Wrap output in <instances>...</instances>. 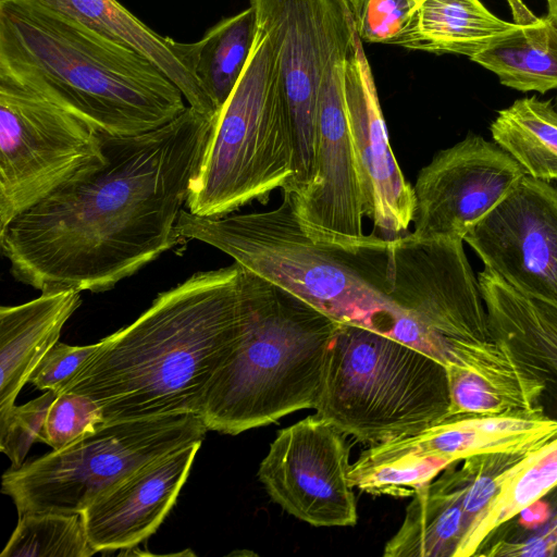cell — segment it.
I'll use <instances>...</instances> for the list:
<instances>
[{"instance_id":"2e32d148","label":"cell","mask_w":557,"mask_h":557,"mask_svg":"<svg viewBox=\"0 0 557 557\" xmlns=\"http://www.w3.org/2000/svg\"><path fill=\"white\" fill-rule=\"evenodd\" d=\"M344 98L366 218L382 238L407 233L416 199L393 154L371 66L355 33L345 58Z\"/></svg>"},{"instance_id":"603a6c76","label":"cell","mask_w":557,"mask_h":557,"mask_svg":"<svg viewBox=\"0 0 557 557\" xmlns=\"http://www.w3.org/2000/svg\"><path fill=\"white\" fill-rule=\"evenodd\" d=\"M516 27V22L494 15L480 0H424L394 45L471 58Z\"/></svg>"},{"instance_id":"ac0fdd59","label":"cell","mask_w":557,"mask_h":557,"mask_svg":"<svg viewBox=\"0 0 557 557\" xmlns=\"http://www.w3.org/2000/svg\"><path fill=\"white\" fill-rule=\"evenodd\" d=\"M556 436L557 419L544 412H465L399 438L398 446L411 462L444 470L476 455L528 454Z\"/></svg>"},{"instance_id":"9a60e30c","label":"cell","mask_w":557,"mask_h":557,"mask_svg":"<svg viewBox=\"0 0 557 557\" xmlns=\"http://www.w3.org/2000/svg\"><path fill=\"white\" fill-rule=\"evenodd\" d=\"M463 242L498 278L557 305V188L548 182L522 176Z\"/></svg>"},{"instance_id":"8fae6325","label":"cell","mask_w":557,"mask_h":557,"mask_svg":"<svg viewBox=\"0 0 557 557\" xmlns=\"http://www.w3.org/2000/svg\"><path fill=\"white\" fill-rule=\"evenodd\" d=\"M275 54L293 147V176L283 190L297 196L314 175L321 79L332 54L356 30L342 0H249Z\"/></svg>"},{"instance_id":"836d02e7","label":"cell","mask_w":557,"mask_h":557,"mask_svg":"<svg viewBox=\"0 0 557 557\" xmlns=\"http://www.w3.org/2000/svg\"><path fill=\"white\" fill-rule=\"evenodd\" d=\"M547 4H548V16L557 25V0H547Z\"/></svg>"},{"instance_id":"9c48e42d","label":"cell","mask_w":557,"mask_h":557,"mask_svg":"<svg viewBox=\"0 0 557 557\" xmlns=\"http://www.w3.org/2000/svg\"><path fill=\"white\" fill-rule=\"evenodd\" d=\"M207 431L198 413L103 422L65 448L9 468L1 492L12 498L18 515L82 513L143 466L202 442Z\"/></svg>"},{"instance_id":"ba28073f","label":"cell","mask_w":557,"mask_h":557,"mask_svg":"<svg viewBox=\"0 0 557 557\" xmlns=\"http://www.w3.org/2000/svg\"><path fill=\"white\" fill-rule=\"evenodd\" d=\"M294 147L275 54L267 32H257L245 70L216 116L186 209L221 216L268 199L293 176Z\"/></svg>"},{"instance_id":"d6a6232c","label":"cell","mask_w":557,"mask_h":557,"mask_svg":"<svg viewBox=\"0 0 557 557\" xmlns=\"http://www.w3.org/2000/svg\"><path fill=\"white\" fill-rule=\"evenodd\" d=\"M99 343L71 346L57 343L40 360L28 382L41 391L60 394L75 376L84 362L95 352Z\"/></svg>"},{"instance_id":"d4e9b609","label":"cell","mask_w":557,"mask_h":557,"mask_svg":"<svg viewBox=\"0 0 557 557\" xmlns=\"http://www.w3.org/2000/svg\"><path fill=\"white\" fill-rule=\"evenodd\" d=\"M557 487V436L518 461L510 476L475 518L456 557L476 556L491 536Z\"/></svg>"},{"instance_id":"5b68a950","label":"cell","mask_w":557,"mask_h":557,"mask_svg":"<svg viewBox=\"0 0 557 557\" xmlns=\"http://www.w3.org/2000/svg\"><path fill=\"white\" fill-rule=\"evenodd\" d=\"M243 333L214 376L200 416L208 430L237 435L314 409L336 321L240 267Z\"/></svg>"},{"instance_id":"484cf974","label":"cell","mask_w":557,"mask_h":557,"mask_svg":"<svg viewBox=\"0 0 557 557\" xmlns=\"http://www.w3.org/2000/svg\"><path fill=\"white\" fill-rule=\"evenodd\" d=\"M256 32V14L249 5L221 20L200 40L187 44L191 72L218 114L245 70Z\"/></svg>"},{"instance_id":"ffe728a7","label":"cell","mask_w":557,"mask_h":557,"mask_svg":"<svg viewBox=\"0 0 557 557\" xmlns=\"http://www.w3.org/2000/svg\"><path fill=\"white\" fill-rule=\"evenodd\" d=\"M81 304V292L66 289L0 308V417L15 406L22 387Z\"/></svg>"},{"instance_id":"4dcf8cb0","label":"cell","mask_w":557,"mask_h":557,"mask_svg":"<svg viewBox=\"0 0 557 557\" xmlns=\"http://www.w3.org/2000/svg\"><path fill=\"white\" fill-rule=\"evenodd\" d=\"M58 394L46 391L39 397L14 406L0 417V450L11 460V469L20 468L35 442H41L50 405Z\"/></svg>"},{"instance_id":"7402d4cb","label":"cell","mask_w":557,"mask_h":557,"mask_svg":"<svg viewBox=\"0 0 557 557\" xmlns=\"http://www.w3.org/2000/svg\"><path fill=\"white\" fill-rule=\"evenodd\" d=\"M453 466L413 493L400 528L384 547L385 557H456L469 523L460 474Z\"/></svg>"},{"instance_id":"d6986e66","label":"cell","mask_w":557,"mask_h":557,"mask_svg":"<svg viewBox=\"0 0 557 557\" xmlns=\"http://www.w3.org/2000/svg\"><path fill=\"white\" fill-rule=\"evenodd\" d=\"M478 280L494 335L545 392H557V305L518 292L485 268Z\"/></svg>"},{"instance_id":"3957f363","label":"cell","mask_w":557,"mask_h":557,"mask_svg":"<svg viewBox=\"0 0 557 557\" xmlns=\"http://www.w3.org/2000/svg\"><path fill=\"white\" fill-rule=\"evenodd\" d=\"M0 81L112 136L151 132L188 107L181 89L144 54L46 0H0Z\"/></svg>"},{"instance_id":"cb8c5ba5","label":"cell","mask_w":557,"mask_h":557,"mask_svg":"<svg viewBox=\"0 0 557 557\" xmlns=\"http://www.w3.org/2000/svg\"><path fill=\"white\" fill-rule=\"evenodd\" d=\"M517 27L471 61L520 91L545 94L557 88V25L547 15L534 16L520 0H509Z\"/></svg>"},{"instance_id":"52a82bcc","label":"cell","mask_w":557,"mask_h":557,"mask_svg":"<svg viewBox=\"0 0 557 557\" xmlns=\"http://www.w3.org/2000/svg\"><path fill=\"white\" fill-rule=\"evenodd\" d=\"M449 407L442 362L393 337L337 323L324 356L318 416L372 446L436 424Z\"/></svg>"},{"instance_id":"277c9868","label":"cell","mask_w":557,"mask_h":557,"mask_svg":"<svg viewBox=\"0 0 557 557\" xmlns=\"http://www.w3.org/2000/svg\"><path fill=\"white\" fill-rule=\"evenodd\" d=\"M183 239L208 244L235 263L302 299L332 320L361 326L428 352V332L368 275L356 255L313 242L290 191L271 210L196 215L185 209Z\"/></svg>"},{"instance_id":"7a4b0ae2","label":"cell","mask_w":557,"mask_h":557,"mask_svg":"<svg viewBox=\"0 0 557 557\" xmlns=\"http://www.w3.org/2000/svg\"><path fill=\"white\" fill-rule=\"evenodd\" d=\"M243 322L240 267L197 272L101 339L61 393L90 397L104 422L200 414Z\"/></svg>"},{"instance_id":"30bf717a","label":"cell","mask_w":557,"mask_h":557,"mask_svg":"<svg viewBox=\"0 0 557 557\" xmlns=\"http://www.w3.org/2000/svg\"><path fill=\"white\" fill-rule=\"evenodd\" d=\"M101 156L94 126L0 81V231Z\"/></svg>"},{"instance_id":"83f0119b","label":"cell","mask_w":557,"mask_h":557,"mask_svg":"<svg viewBox=\"0 0 557 557\" xmlns=\"http://www.w3.org/2000/svg\"><path fill=\"white\" fill-rule=\"evenodd\" d=\"M90 546L82 513L29 512L18 521L1 557H89Z\"/></svg>"},{"instance_id":"4316f807","label":"cell","mask_w":557,"mask_h":557,"mask_svg":"<svg viewBox=\"0 0 557 557\" xmlns=\"http://www.w3.org/2000/svg\"><path fill=\"white\" fill-rule=\"evenodd\" d=\"M494 143L509 153L524 173L557 181V110L537 97L516 100L491 124Z\"/></svg>"},{"instance_id":"1f68e13d","label":"cell","mask_w":557,"mask_h":557,"mask_svg":"<svg viewBox=\"0 0 557 557\" xmlns=\"http://www.w3.org/2000/svg\"><path fill=\"white\" fill-rule=\"evenodd\" d=\"M449 414L498 413L513 410L509 403L483 377L458 367H446Z\"/></svg>"},{"instance_id":"f1b7e54d","label":"cell","mask_w":557,"mask_h":557,"mask_svg":"<svg viewBox=\"0 0 557 557\" xmlns=\"http://www.w3.org/2000/svg\"><path fill=\"white\" fill-rule=\"evenodd\" d=\"M104 422L101 408L90 397L64 392L49 407L42 443L59 450L94 432Z\"/></svg>"},{"instance_id":"f546056e","label":"cell","mask_w":557,"mask_h":557,"mask_svg":"<svg viewBox=\"0 0 557 557\" xmlns=\"http://www.w3.org/2000/svg\"><path fill=\"white\" fill-rule=\"evenodd\" d=\"M362 42L394 45L424 0H342Z\"/></svg>"},{"instance_id":"5bb4252c","label":"cell","mask_w":557,"mask_h":557,"mask_svg":"<svg viewBox=\"0 0 557 557\" xmlns=\"http://www.w3.org/2000/svg\"><path fill=\"white\" fill-rule=\"evenodd\" d=\"M496 143L468 135L435 153L414 183V228L420 240L460 239L524 176Z\"/></svg>"},{"instance_id":"6da1fadb","label":"cell","mask_w":557,"mask_h":557,"mask_svg":"<svg viewBox=\"0 0 557 557\" xmlns=\"http://www.w3.org/2000/svg\"><path fill=\"white\" fill-rule=\"evenodd\" d=\"M215 120L188 106L141 135L100 133L99 159L0 231L12 275L41 293H100L175 247Z\"/></svg>"},{"instance_id":"8992f818","label":"cell","mask_w":557,"mask_h":557,"mask_svg":"<svg viewBox=\"0 0 557 557\" xmlns=\"http://www.w3.org/2000/svg\"><path fill=\"white\" fill-rule=\"evenodd\" d=\"M379 251L384 292L437 342L445 367L480 375L513 410L543 411L545 386L494 335L463 240L405 233Z\"/></svg>"},{"instance_id":"e575fe53","label":"cell","mask_w":557,"mask_h":557,"mask_svg":"<svg viewBox=\"0 0 557 557\" xmlns=\"http://www.w3.org/2000/svg\"><path fill=\"white\" fill-rule=\"evenodd\" d=\"M556 102H557V98H556Z\"/></svg>"},{"instance_id":"44dd1931","label":"cell","mask_w":557,"mask_h":557,"mask_svg":"<svg viewBox=\"0 0 557 557\" xmlns=\"http://www.w3.org/2000/svg\"><path fill=\"white\" fill-rule=\"evenodd\" d=\"M46 1L101 35L144 54L181 89L189 107L216 119V110L190 70L187 44L156 33L116 0Z\"/></svg>"},{"instance_id":"7c38bea8","label":"cell","mask_w":557,"mask_h":557,"mask_svg":"<svg viewBox=\"0 0 557 557\" xmlns=\"http://www.w3.org/2000/svg\"><path fill=\"white\" fill-rule=\"evenodd\" d=\"M355 33L325 66L319 89L314 175L305 191L292 194L307 235L349 252L372 236L363 232V197L344 98L345 58Z\"/></svg>"},{"instance_id":"e0dca14e","label":"cell","mask_w":557,"mask_h":557,"mask_svg":"<svg viewBox=\"0 0 557 557\" xmlns=\"http://www.w3.org/2000/svg\"><path fill=\"white\" fill-rule=\"evenodd\" d=\"M201 443H190L143 466L82 512L96 553L134 548L157 531L174 506Z\"/></svg>"},{"instance_id":"4fadbf2b","label":"cell","mask_w":557,"mask_h":557,"mask_svg":"<svg viewBox=\"0 0 557 557\" xmlns=\"http://www.w3.org/2000/svg\"><path fill=\"white\" fill-rule=\"evenodd\" d=\"M345 434L315 414L277 432L258 478L273 502L313 527H351L357 506Z\"/></svg>"}]
</instances>
